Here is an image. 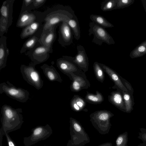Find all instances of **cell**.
I'll use <instances>...</instances> for the list:
<instances>
[{
  "instance_id": "obj_34",
  "label": "cell",
  "mask_w": 146,
  "mask_h": 146,
  "mask_svg": "<svg viewBox=\"0 0 146 146\" xmlns=\"http://www.w3.org/2000/svg\"><path fill=\"white\" fill-rule=\"evenodd\" d=\"M124 98L125 100H128L129 99L130 96L128 95L125 94L124 96Z\"/></svg>"
},
{
  "instance_id": "obj_17",
  "label": "cell",
  "mask_w": 146,
  "mask_h": 146,
  "mask_svg": "<svg viewBox=\"0 0 146 146\" xmlns=\"http://www.w3.org/2000/svg\"><path fill=\"white\" fill-rule=\"evenodd\" d=\"M47 79L51 82L57 81L61 83L62 80L59 74L52 65L49 66L44 64L40 66Z\"/></svg>"
},
{
  "instance_id": "obj_18",
  "label": "cell",
  "mask_w": 146,
  "mask_h": 146,
  "mask_svg": "<svg viewBox=\"0 0 146 146\" xmlns=\"http://www.w3.org/2000/svg\"><path fill=\"white\" fill-rule=\"evenodd\" d=\"M7 37L4 36L0 37V71L5 68L8 56L9 54V50L7 43Z\"/></svg>"
},
{
  "instance_id": "obj_25",
  "label": "cell",
  "mask_w": 146,
  "mask_h": 146,
  "mask_svg": "<svg viewBox=\"0 0 146 146\" xmlns=\"http://www.w3.org/2000/svg\"><path fill=\"white\" fill-rule=\"evenodd\" d=\"M94 73L96 79L103 83L105 79L104 71L97 62H94L93 66Z\"/></svg>"
},
{
  "instance_id": "obj_32",
  "label": "cell",
  "mask_w": 146,
  "mask_h": 146,
  "mask_svg": "<svg viewBox=\"0 0 146 146\" xmlns=\"http://www.w3.org/2000/svg\"><path fill=\"white\" fill-rule=\"evenodd\" d=\"M123 139L122 137H118L116 141V143L117 145H119L121 144L123 141Z\"/></svg>"
},
{
  "instance_id": "obj_4",
  "label": "cell",
  "mask_w": 146,
  "mask_h": 146,
  "mask_svg": "<svg viewBox=\"0 0 146 146\" xmlns=\"http://www.w3.org/2000/svg\"><path fill=\"white\" fill-rule=\"evenodd\" d=\"M3 93L21 103L26 102L29 98L30 94L28 90L17 87L8 81L0 84V93Z\"/></svg>"
},
{
  "instance_id": "obj_10",
  "label": "cell",
  "mask_w": 146,
  "mask_h": 146,
  "mask_svg": "<svg viewBox=\"0 0 146 146\" xmlns=\"http://www.w3.org/2000/svg\"><path fill=\"white\" fill-rule=\"evenodd\" d=\"M72 82L70 86L71 91L78 92L84 89H87L90 86L85 73L79 69L72 73L69 77Z\"/></svg>"
},
{
  "instance_id": "obj_1",
  "label": "cell",
  "mask_w": 146,
  "mask_h": 146,
  "mask_svg": "<svg viewBox=\"0 0 146 146\" xmlns=\"http://www.w3.org/2000/svg\"><path fill=\"white\" fill-rule=\"evenodd\" d=\"M1 130L3 134L19 129L24 121L21 108L15 109L11 106L4 104L1 108Z\"/></svg>"
},
{
  "instance_id": "obj_20",
  "label": "cell",
  "mask_w": 146,
  "mask_h": 146,
  "mask_svg": "<svg viewBox=\"0 0 146 146\" xmlns=\"http://www.w3.org/2000/svg\"><path fill=\"white\" fill-rule=\"evenodd\" d=\"M67 22L72 30L74 38L79 40L80 37V31L77 16L75 14L72 19Z\"/></svg>"
},
{
  "instance_id": "obj_22",
  "label": "cell",
  "mask_w": 146,
  "mask_h": 146,
  "mask_svg": "<svg viewBox=\"0 0 146 146\" xmlns=\"http://www.w3.org/2000/svg\"><path fill=\"white\" fill-rule=\"evenodd\" d=\"M90 18L92 22L104 29L114 27L113 25L101 15L92 14Z\"/></svg>"
},
{
  "instance_id": "obj_6",
  "label": "cell",
  "mask_w": 146,
  "mask_h": 146,
  "mask_svg": "<svg viewBox=\"0 0 146 146\" xmlns=\"http://www.w3.org/2000/svg\"><path fill=\"white\" fill-rule=\"evenodd\" d=\"M88 35H93L92 42L98 45L101 46L105 42L108 45L114 44L115 42L113 38L105 29L95 23L91 22L89 24Z\"/></svg>"
},
{
  "instance_id": "obj_15",
  "label": "cell",
  "mask_w": 146,
  "mask_h": 146,
  "mask_svg": "<svg viewBox=\"0 0 146 146\" xmlns=\"http://www.w3.org/2000/svg\"><path fill=\"white\" fill-rule=\"evenodd\" d=\"M43 23L36 21L23 28L20 34L21 38L24 39L34 36H41L43 30Z\"/></svg>"
},
{
  "instance_id": "obj_29",
  "label": "cell",
  "mask_w": 146,
  "mask_h": 146,
  "mask_svg": "<svg viewBox=\"0 0 146 146\" xmlns=\"http://www.w3.org/2000/svg\"><path fill=\"white\" fill-rule=\"evenodd\" d=\"M33 0H24L23 1V4L20 13L25 11H31V7Z\"/></svg>"
},
{
  "instance_id": "obj_23",
  "label": "cell",
  "mask_w": 146,
  "mask_h": 146,
  "mask_svg": "<svg viewBox=\"0 0 146 146\" xmlns=\"http://www.w3.org/2000/svg\"><path fill=\"white\" fill-rule=\"evenodd\" d=\"M85 99L89 103L97 104H100L104 100V98L102 94L97 90L95 94L87 91Z\"/></svg>"
},
{
  "instance_id": "obj_14",
  "label": "cell",
  "mask_w": 146,
  "mask_h": 146,
  "mask_svg": "<svg viewBox=\"0 0 146 146\" xmlns=\"http://www.w3.org/2000/svg\"><path fill=\"white\" fill-rule=\"evenodd\" d=\"M59 24L55 25L42 32L38 41L40 45L52 49L53 44L56 38V29Z\"/></svg>"
},
{
  "instance_id": "obj_7",
  "label": "cell",
  "mask_w": 146,
  "mask_h": 146,
  "mask_svg": "<svg viewBox=\"0 0 146 146\" xmlns=\"http://www.w3.org/2000/svg\"><path fill=\"white\" fill-rule=\"evenodd\" d=\"M52 133V130L48 124L44 126H38L32 130L30 136L24 138V144L25 146H31L40 141L46 139Z\"/></svg>"
},
{
  "instance_id": "obj_16",
  "label": "cell",
  "mask_w": 146,
  "mask_h": 146,
  "mask_svg": "<svg viewBox=\"0 0 146 146\" xmlns=\"http://www.w3.org/2000/svg\"><path fill=\"white\" fill-rule=\"evenodd\" d=\"M113 114L110 111L106 110L96 111L90 115L91 121L98 123H108L110 118Z\"/></svg>"
},
{
  "instance_id": "obj_9",
  "label": "cell",
  "mask_w": 146,
  "mask_h": 146,
  "mask_svg": "<svg viewBox=\"0 0 146 146\" xmlns=\"http://www.w3.org/2000/svg\"><path fill=\"white\" fill-rule=\"evenodd\" d=\"M45 17L44 12L25 11L20 14L16 26L18 28H23L36 21H40L44 23Z\"/></svg>"
},
{
  "instance_id": "obj_24",
  "label": "cell",
  "mask_w": 146,
  "mask_h": 146,
  "mask_svg": "<svg viewBox=\"0 0 146 146\" xmlns=\"http://www.w3.org/2000/svg\"><path fill=\"white\" fill-rule=\"evenodd\" d=\"M146 54V40L143 41L136 46L130 54V56L132 58L142 56Z\"/></svg>"
},
{
  "instance_id": "obj_31",
  "label": "cell",
  "mask_w": 146,
  "mask_h": 146,
  "mask_svg": "<svg viewBox=\"0 0 146 146\" xmlns=\"http://www.w3.org/2000/svg\"><path fill=\"white\" fill-rule=\"evenodd\" d=\"M9 146H16L14 142L11 139L8 133H5V134Z\"/></svg>"
},
{
  "instance_id": "obj_19",
  "label": "cell",
  "mask_w": 146,
  "mask_h": 146,
  "mask_svg": "<svg viewBox=\"0 0 146 146\" xmlns=\"http://www.w3.org/2000/svg\"><path fill=\"white\" fill-rule=\"evenodd\" d=\"M86 102L82 97L78 95H74L70 102L71 109L76 112L82 111L86 106Z\"/></svg>"
},
{
  "instance_id": "obj_3",
  "label": "cell",
  "mask_w": 146,
  "mask_h": 146,
  "mask_svg": "<svg viewBox=\"0 0 146 146\" xmlns=\"http://www.w3.org/2000/svg\"><path fill=\"white\" fill-rule=\"evenodd\" d=\"M36 65L31 62L28 66L21 65L20 69L23 79L29 84L39 90L43 87L44 81L39 72L36 69Z\"/></svg>"
},
{
  "instance_id": "obj_21",
  "label": "cell",
  "mask_w": 146,
  "mask_h": 146,
  "mask_svg": "<svg viewBox=\"0 0 146 146\" xmlns=\"http://www.w3.org/2000/svg\"><path fill=\"white\" fill-rule=\"evenodd\" d=\"M40 37L39 36H34L29 37L23 45L20 50V53L22 54L33 48L39 42Z\"/></svg>"
},
{
  "instance_id": "obj_11",
  "label": "cell",
  "mask_w": 146,
  "mask_h": 146,
  "mask_svg": "<svg viewBox=\"0 0 146 146\" xmlns=\"http://www.w3.org/2000/svg\"><path fill=\"white\" fill-rule=\"evenodd\" d=\"M58 33V41L61 46L64 47H67L73 43V33L66 21L60 23Z\"/></svg>"
},
{
  "instance_id": "obj_35",
  "label": "cell",
  "mask_w": 146,
  "mask_h": 146,
  "mask_svg": "<svg viewBox=\"0 0 146 146\" xmlns=\"http://www.w3.org/2000/svg\"></svg>"
},
{
  "instance_id": "obj_27",
  "label": "cell",
  "mask_w": 146,
  "mask_h": 146,
  "mask_svg": "<svg viewBox=\"0 0 146 146\" xmlns=\"http://www.w3.org/2000/svg\"><path fill=\"white\" fill-rule=\"evenodd\" d=\"M117 0H106L101 4V9L103 11H108L114 9Z\"/></svg>"
},
{
  "instance_id": "obj_5",
  "label": "cell",
  "mask_w": 146,
  "mask_h": 146,
  "mask_svg": "<svg viewBox=\"0 0 146 146\" xmlns=\"http://www.w3.org/2000/svg\"><path fill=\"white\" fill-rule=\"evenodd\" d=\"M15 0H6L1 7L0 18V36L7 33L13 22V3Z\"/></svg>"
},
{
  "instance_id": "obj_12",
  "label": "cell",
  "mask_w": 146,
  "mask_h": 146,
  "mask_svg": "<svg viewBox=\"0 0 146 146\" xmlns=\"http://www.w3.org/2000/svg\"><path fill=\"white\" fill-rule=\"evenodd\" d=\"M56 66L60 71L70 77V74L79 69L73 61L72 57L63 56L56 60Z\"/></svg>"
},
{
  "instance_id": "obj_28",
  "label": "cell",
  "mask_w": 146,
  "mask_h": 146,
  "mask_svg": "<svg viewBox=\"0 0 146 146\" xmlns=\"http://www.w3.org/2000/svg\"><path fill=\"white\" fill-rule=\"evenodd\" d=\"M134 0H117L114 9L127 7L133 3Z\"/></svg>"
},
{
  "instance_id": "obj_13",
  "label": "cell",
  "mask_w": 146,
  "mask_h": 146,
  "mask_svg": "<svg viewBox=\"0 0 146 146\" xmlns=\"http://www.w3.org/2000/svg\"><path fill=\"white\" fill-rule=\"evenodd\" d=\"M76 48L77 53L74 57H72L73 61L79 69L85 73L88 69L89 63L88 57L83 46L78 45Z\"/></svg>"
},
{
  "instance_id": "obj_30",
  "label": "cell",
  "mask_w": 146,
  "mask_h": 146,
  "mask_svg": "<svg viewBox=\"0 0 146 146\" xmlns=\"http://www.w3.org/2000/svg\"><path fill=\"white\" fill-rule=\"evenodd\" d=\"M46 1V0H33L31 10L41 7L44 4Z\"/></svg>"
},
{
  "instance_id": "obj_2",
  "label": "cell",
  "mask_w": 146,
  "mask_h": 146,
  "mask_svg": "<svg viewBox=\"0 0 146 146\" xmlns=\"http://www.w3.org/2000/svg\"><path fill=\"white\" fill-rule=\"evenodd\" d=\"M45 17L42 32L63 21L67 22L75 14L69 6L58 5L44 11Z\"/></svg>"
},
{
  "instance_id": "obj_8",
  "label": "cell",
  "mask_w": 146,
  "mask_h": 146,
  "mask_svg": "<svg viewBox=\"0 0 146 146\" xmlns=\"http://www.w3.org/2000/svg\"><path fill=\"white\" fill-rule=\"evenodd\" d=\"M53 49L42 46L38 42L33 49L27 51L25 55L31 59V62L36 65L46 61Z\"/></svg>"
},
{
  "instance_id": "obj_33",
  "label": "cell",
  "mask_w": 146,
  "mask_h": 146,
  "mask_svg": "<svg viewBox=\"0 0 146 146\" xmlns=\"http://www.w3.org/2000/svg\"><path fill=\"white\" fill-rule=\"evenodd\" d=\"M141 1L146 13V0H142Z\"/></svg>"
},
{
  "instance_id": "obj_26",
  "label": "cell",
  "mask_w": 146,
  "mask_h": 146,
  "mask_svg": "<svg viewBox=\"0 0 146 146\" xmlns=\"http://www.w3.org/2000/svg\"><path fill=\"white\" fill-rule=\"evenodd\" d=\"M108 100L109 102L118 107L120 106L122 102L121 95L117 92H112L108 96Z\"/></svg>"
}]
</instances>
